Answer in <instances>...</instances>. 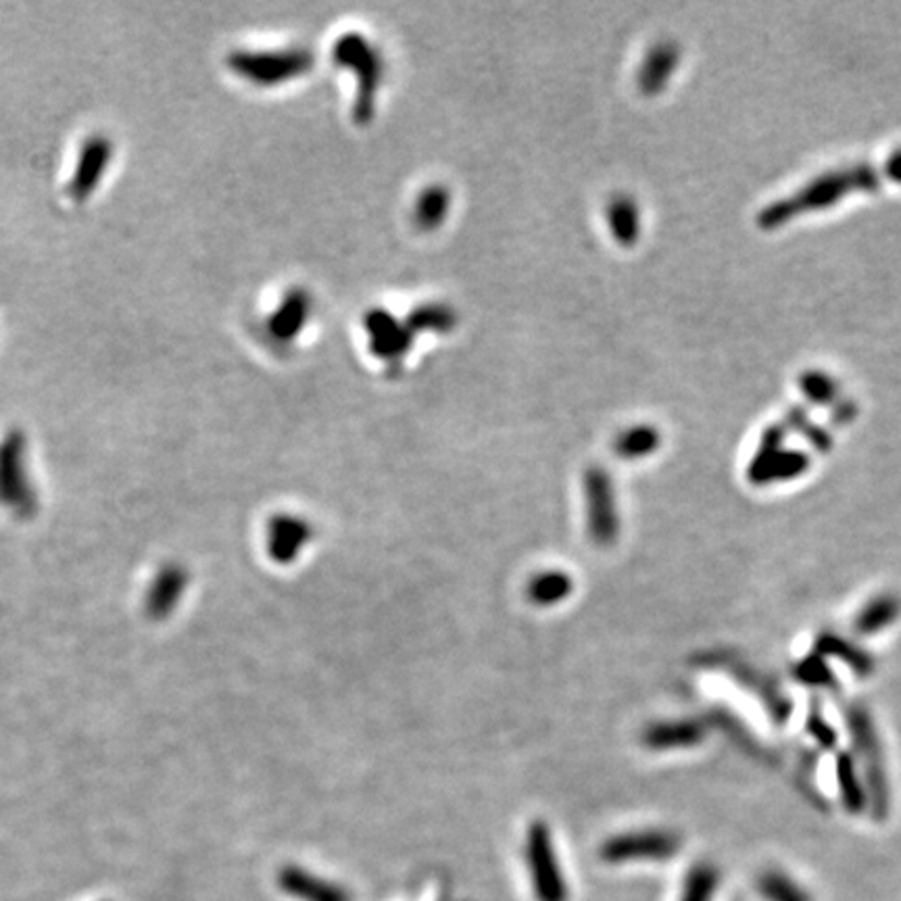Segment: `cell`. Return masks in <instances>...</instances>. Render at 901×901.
<instances>
[{
    "instance_id": "1",
    "label": "cell",
    "mask_w": 901,
    "mask_h": 901,
    "mask_svg": "<svg viewBox=\"0 0 901 901\" xmlns=\"http://www.w3.org/2000/svg\"><path fill=\"white\" fill-rule=\"evenodd\" d=\"M845 722L854 744V762L862 774L868 808L877 820L887 818L891 806V788L887 776V762L882 756L879 733L870 712L854 703L845 710Z\"/></svg>"
},
{
    "instance_id": "2",
    "label": "cell",
    "mask_w": 901,
    "mask_h": 901,
    "mask_svg": "<svg viewBox=\"0 0 901 901\" xmlns=\"http://www.w3.org/2000/svg\"><path fill=\"white\" fill-rule=\"evenodd\" d=\"M879 184V172L875 167H852V169H841L827 174L818 180L811 182L804 190L793 195L791 199H785L781 203L767 207L760 215V224L764 227H774L791 220L797 213L810 211V209H822L827 204L836 203L843 195L859 190V188H875Z\"/></svg>"
},
{
    "instance_id": "3",
    "label": "cell",
    "mask_w": 901,
    "mask_h": 901,
    "mask_svg": "<svg viewBox=\"0 0 901 901\" xmlns=\"http://www.w3.org/2000/svg\"><path fill=\"white\" fill-rule=\"evenodd\" d=\"M332 59L340 68L353 71L358 80L353 117L360 126H367L376 112V96L384 80L383 52L360 32H349L338 38Z\"/></svg>"
},
{
    "instance_id": "4",
    "label": "cell",
    "mask_w": 901,
    "mask_h": 901,
    "mask_svg": "<svg viewBox=\"0 0 901 901\" xmlns=\"http://www.w3.org/2000/svg\"><path fill=\"white\" fill-rule=\"evenodd\" d=\"M225 63L232 73L253 86L273 89L309 73L316 57L309 48L293 46L280 50H234Z\"/></svg>"
},
{
    "instance_id": "5",
    "label": "cell",
    "mask_w": 901,
    "mask_h": 901,
    "mask_svg": "<svg viewBox=\"0 0 901 901\" xmlns=\"http://www.w3.org/2000/svg\"><path fill=\"white\" fill-rule=\"evenodd\" d=\"M585 491L586 530L590 541L599 547H609L620 537V510L616 503V491L609 473L593 466L583 478Z\"/></svg>"
},
{
    "instance_id": "6",
    "label": "cell",
    "mask_w": 901,
    "mask_h": 901,
    "mask_svg": "<svg viewBox=\"0 0 901 901\" xmlns=\"http://www.w3.org/2000/svg\"><path fill=\"white\" fill-rule=\"evenodd\" d=\"M526 862L533 877V887L539 901H567V887L562 866L555 854L553 834L549 827L537 820L526 834Z\"/></svg>"
},
{
    "instance_id": "7",
    "label": "cell",
    "mask_w": 901,
    "mask_h": 901,
    "mask_svg": "<svg viewBox=\"0 0 901 901\" xmlns=\"http://www.w3.org/2000/svg\"><path fill=\"white\" fill-rule=\"evenodd\" d=\"M680 845H682V839L675 831L645 829V831L611 836L601 845L599 856L608 864L666 862L680 852Z\"/></svg>"
},
{
    "instance_id": "8",
    "label": "cell",
    "mask_w": 901,
    "mask_h": 901,
    "mask_svg": "<svg viewBox=\"0 0 901 901\" xmlns=\"http://www.w3.org/2000/svg\"><path fill=\"white\" fill-rule=\"evenodd\" d=\"M810 459L799 450L783 449V430H767L756 457L749 464V480L758 487L793 480L808 470Z\"/></svg>"
},
{
    "instance_id": "9",
    "label": "cell",
    "mask_w": 901,
    "mask_h": 901,
    "mask_svg": "<svg viewBox=\"0 0 901 901\" xmlns=\"http://www.w3.org/2000/svg\"><path fill=\"white\" fill-rule=\"evenodd\" d=\"M312 539L314 526L309 519L294 514H273L266 526V551L278 565L296 562Z\"/></svg>"
},
{
    "instance_id": "10",
    "label": "cell",
    "mask_w": 901,
    "mask_h": 901,
    "mask_svg": "<svg viewBox=\"0 0 901 901\" xmlns=\"http://www.w3.org/2000/svg\"><path fill=\"white\" fill-rule=\"evenodd\" d=\"M363 328L370 337V351L390 365H397L403 361L411 342L413 332L407 326V321H399L397 317L384 309H374L363 316Z\"/></svg>"
},
{
    "instance_id": "11",
    "label": "cell",
    "mask_w": 901,
    "mask_h": 901,
    "mask_svg": "<svg viewBox=\"0 0 901 901\" xmlns=\"http://www.w3.org/2000/svg\"><path fill=\"white\" fill-rule=\"evenodd\" d=\"M112 140L105 136H92L82 147V153L78 159L75 174L69 184V195L75 201H86L98 186L101 178L105 176L109 161H112Z\"/></svg>"
},
{
    "instance_id": "12",
    "label": "cell",
    "mask_w": 901,
    "mask_h": 901,
    "mask_svg": "<svg viewBox=\"0 0 901 901\" xmlns=\"http://www.w3.org/2000/svg\"><path fill=\"white\" fill-rule=\"evenodd\" d=\"M703 739H705V726L695 718L654 722L641 735V741L652 751L691 749V747H698Z\"/></svg>"
},
{
    "instance_id": "13",
    "label": "cell",
    "mask_w": 901,
    "mask_h": 901,
    "mask_svg": "<svg viewBox=\"0 0 901 901\" xmlns=\"http://www.w3.org/2000/svg\"><path fill=\"white\" fill-rule=\"evenodd\" d=\"M312 316V296L303 289H294L282 299L270 316L268 332L273 340L289 344L303 332Z\"/></svg>"
},
{
    "instance_id": "14",
    "label": "cell",
    "mask_w": 901,
    "mask_h": 901,
    "mask_svg": "<svg viewBox=\"0 0 901 901\" xmlns=\"http://www.w3.org/2000/svg\"><path fill=\"white\" fill-rule=\"evenodd\" d=\"M278 885L282 891L301 901H351L349 893L340 885L319 879L299 866L282 868L278 875Z\"/></svg>"
},
{
    "instance_id": "15",
    "label": "cell",
    "mask_w": 901,
    "mask_h": 901,
    "mask_svg": "<svg viewBox=\"0 0 901 901\" xmlns=\"http://www.w3.org/2000/svg\"><path fill=\"white\" fill-rule=\"evenodd\" d=\"M814 654L822 655V657H834L836 662L847 666L859 678H868L875 672L873 655L866 654L862 647H857L856 643H852L850 639H845L836 632L820 634L816 639Z\"/></svg>"
},
{
    "instance_id": "16",
    "label": "cell",
    "mask_w": 901,
    "mask_h": 901,
    "mask_svg": "<svg viewBox=\"0 0 901 901\" xmlns=\"http://www.w3.org/2000/svg\"><path fill=\"white\" fill-rule=\"evenodd\" d=\"M901 616V599L893 593H880L868 599L854 620V629L862 636H875L893 627Z\"/></svg>"
},
{
    "instance_id": "17",
    "label": "cell",
    "mask_w": 901,
    "mask_h": 901,
    "mask_svg": "<svg viewBox=\"0 0 901 901\" xmlns=\"http://www.w3.org/2000/svg\"><path fill=\"white\" fill-rule=\"evenodd\" d=\"M574 593V578L563 570H542L526 585V599L537 608H555Z\"/></svg>"
},
{
    "instance_id": "18",
    "label": "cell",
    "mask_w": 901,
    "mask_h": 901,
    "mask_svg": "<svg viewBox=\"0 0 901 901\" xmlns=\"http://www.w3.org/2000/svg\"><path fill=\"white\" fill-rule=\"evenodd\" d=\"M188 586V572L178 563L165 565L151 588L149 595V611L155 618H165L172 609L178 606L184 590Z\"/></svg>"
},
{
    "instance_id": "19",
    "label": "cell",
    "mask_w": 901,
    "mask_h": 901,
    "mask_svg": "<svg viewBox=\"0 0 901 901\" xmlns=\"http://www.w3.org/2000/svg\"><path fill=\"white\" fill-rule=\"evenodd\" d=\"M834 772H836V785H839V793H841L845 810L852 811V814L866 810L868 808L866 788H864L862 774L857 770L852 753H841L836 758Z\"/></svg>"
},
{
    "instance_id": "20",
    "label": "cell",
    "mask_w": 901,
    "mask_h": 901,
    "mask_svg": "<svg viewBox=\"0 0 901 901\" xmlns=\"http://www.w3.org/2000/svg\"><path fill=\"white\" fill-rule=\"evenodd\" d=\"M450 209V195L445 186H430L413 207V222L420 230H434L445 222Z\"/></svg>"
},
{
    "instance_id": "21",
    "label": "cell",
    "mask_w": 901,
    "mask_h": 901,
    "mask_svg": "<svg viewBox=\"0 0 901 901\" xmlns=\"http://www.w3.org/2000/svg\"><path fill=\"white\" fill-rule=\"evenodd\" d=\"M659 447V432L654 426H634V429L624 430L616 443H613V453L624 457V459H641L655 453Z\"/></svg>"
},
{
    "instance_id": "22",
    "label": "cell",
    "mask_w": 901,
    "mask_h": 901,
    "mask_svg": "<svg viewBox=\"0 0 901 901\" xmlns=\"http://www.w3.org/2000/svg\"><path fill=\"white\" fill-rule=\"evenodd\" d=\"M718 882H721V873L716 870V866L707 862L695 864L682 882L680 901H712L718 889Z\"/></svg>"
},
{
    "instance_id": "23",
    "label": "cell",
    "mask_w": 901,
    "mask_h": 901,
    "mask_svg": "<svg viewBox=\"0 0 901 901\" xmlns=\"http://www.w3.org/2000/svg\"><path fill=\"white\" fill-rule=\"evenodd\" d=\"M758 891L767 901H811L810 893L785 873L768 870L758 879Z\"/></svg>"
},
{
    "instance_id": "24",
    "label": "cell",
    "mask_w": 901,
    "mask_h": 901,
    "mask_svg": "<svg viewBox=\"0 0 901 901\" xmlns=\"http://www.w3.org/2000/svg\"><path fill=\"white\" fill-rule=\"evenodd\" d=\"M406 321L413 335L424 332V330L449 332L455 326V312L447 305L430 303V305H422L420 309H413Z\"/></svg>"
},
{
    "instance_id": "25",
    "label": "cell",
    "mask_w": 901,
    "mask_h": 901,
    "mask_svg": "<svg viewBox=\"0 0 901 901\" xmlns=\"http://www.w3.org/2000/svg\"><path fill=\"white\" fill-rule=\"evenodd\" d=\"M676 57H678V52H676L675 46H657L654 55H650V59L643 66L641 86L647 92L657 91L662 86V82L675 69Z\"/></svg>"
},
{
    "instance_id": "26",
    "label": "cell",
    "mask_w": 901,
    "mask_h": 901,
    "mask_svg": "<svg viewBox=\"0 0 901 901\" xmlns=\"http://www.w3.org/2000/svg\"><path fill=\"white\" fill-rule=\"evenodd\" d=\"M793 675L799 682H804L808 687H816V689H834L836 687V676L829 668L827 657H822V655L810 654L808 657H804L801 662L795 664Z\"/></svg>"
},
{
    "instance_id": "27",
    "label": "cell",
    "mask_w": 901,
    "mask_h": 901,
    "mask_svg": "<svg viewBox=\"0 0 901 901\" xmlns=\"http://www.w3.org/2000/svg\"><path fill=\"white\" fill-rule=\"evenodd\" d=\"M609 222L616 238L622 243H632L636 238V207L629 199H620L609 209Z\"/></svg>"
},
{
    "instance_id": "28",
    "label": "cell",
    "mask_w": 901,
    "mask_h": 901,
    "mask_svg": "<svg viewBox=\"0 0 901 901\" xmlns=\"http://www.w3.org/2000/svg\"><path fill=\"white\" fill-rule=\"evenodd\" d=\"M808 730H810L811 737L816 739V744L820 747L831 749L836 745V733H834L833 726L827 722V718L822 716V712L816 710V707H811L810 716H808Z\"/></svg>"
},
{
    "instance_id": "29",
    "label": "cell",
    "mask_w": 901,
    "mask_h": 901,
    "mask_svg": "<svg viewBox=\"0 0 901 901\" xmlns=\"http://www.w3.org/2000/svg\"><path fill=\"white\" fill-rule=\"evenodd\" d=\"M889 176L901 182V153H898L896 157L891 159V163H889Z\"/></svg>"
}]
</instances>
